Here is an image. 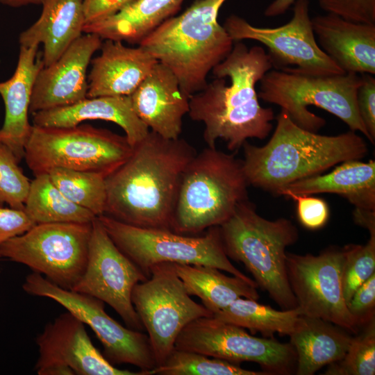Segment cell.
<instances>
[{"mask_svg":"<svg viewBox=\"0 0 375 375\" xmlns=\"http://www.w3.org/2000/svg\"><path fill=\"white\" fill-rule=\"evenodd\" d=\"M196 153L184 139L149 131L106 176L104 215L138 227L172 230L183 172Z\"/></svg>","mask_w":375,"mask_h":375,"instance_id":"cell-1","label":"cell"},{"mask_svg":"<svg viewBox=\"0 0 375 375\" xmlns=\"http://www.w3.org/2000/svg\"><path fill=\"white\" fill-rule=\"evenodd\" d=\"M272 69L262 47L249 49L235 42L230 53L212 69L216 78L190 97L188 114L204 124L208 147L215 148L222 139L236 152L249 138L264 140L269 135L274 112L260 106L256 87Z\"/></svg>","mask_w":375,"mask_h":375,"instance_id":"cell-2","label":"cell"},{"mask_svg":"<svg viewBox=\"0 0 375 375\" xmlns=\"http://www.w3.org/2000/svg\"><path fill=\"white\" fill-rule=\"evenodd\" d=\"M242 147L249 185L276 195L295 181L344 161L360 160L368 153L366 142L356 132L319 135L297 125L283 109L266 144L258 147L246 141Z\"/></svg>","mask_w":375,"mask_h":375,"instance_id":"cell-3","label":"cell"},{"mask_svg":"<svg viewBox=\"0 0 375 375\" xmlns=\"http://www.w3.org/2000/svg\"><path fill=\"white\" fill-rule=\"evenodd\" d=\"M226 1L195 0L139 43L174 73L189 98L206 87L209 72L233 49V40L217 20Z\"/></svg>","mask_w":375,"mask_h":375,"instance_id":"cell-4","label":"cell"},{"mask_svg":"<svg viewBox=\"0 0 375 375\" xmlns=\"http://www.w3.org/2000/svg\"><path fill=\"white\" fill-rule=\"evenodd\" d=\"M224 251L252 274L282 310L297 307L286 269V248L299 239L297 227L286 218L269 220L258 215L249 200L219 226Z\"/></svg>","mask_w":375,"mask_h":375,"instance_id":"cell-5","label":"cell"},{"mask_svg":"<svg viewBox=\"0 0 375 375\" xmlns=\"http://www.w3.org/2000/svg\"><path fill=\"white\" fill-rule=\"evenodd\" d=\"M242 160L215 148L196 153L182 177L172 230L195 235L219 226L249 200Z\"/></svg>","mask_w":375,"mask_h":375,"instance_id":"cell-6","label":"cell"},{"mask_svg":"<svg viewBox=\"0 0 375 375\" xmlns=\"http://www.w3.org/2000/svg\"><path fill=\"white\" fill-rule=\"evenodd\" d=\"M260 82L258 98L279 106L299 126L317 132L326 121L308 110L322 108L360 131L374 144L358 110L356 96L361 75L352 72L311 75L270 69Z\"/></svg>","mask_w":375,"mask_h":375,"instance_id":"cell-7","label":"cell"},{"mask_svg":"<svg viewBox=\"0 0 375 375\" xmlns=\"http://www.w3.org/2000/svg\"><path fill=\"white\" fill-rule=\"evenodd\" d=\"M133 150L126 136L89 124L33 125L24 158L35 176L55 168L108 176L130 157Z\"/></svg>","mask_w":375,"mask_h":375,"instance_id":"cell-8","label":"cell"},{"mask_svg":"<svg viewBox=\"0 0 375 375\" xmlns=\"http://www.w3.org/2000/svg\"><path fill=\"white\" fill-rule=\"evenodd\" d=\"M97 218L115 245L147 277L154 265L173 262L211 266L257 285L230 261L219 226L208 228L203 235L192 236L170 229L132 226L106 215Z\"/></svg>","mask_w":375,"mask_h":375,"instance_id":"cell-9","label":"cell"},{"mask_svg":"<svg viewBox=\"0 0 375 375\" xmlns=\"http://www.w3.org/2000/svg\"><path fill=\"white\" fill-rule=\"evenodd\" d=\"M92 223L35 224L0 244V256L73 290L86 268Z\"/></svg>","mask_w":375,"mask_h":375,"instance_id":"cell-10","label":"cell"},{"mask_svg":"<svg viewBox=\"0 0 375 375\" xmlns=\"http://www.w3.org/2000/svg\"><path fill=\"white\" fill-rule=\"evenodd\" d=\"M131 301L148 333L156 366L174 349L177 337L187 324L200 317L213 316L191 299L173 262L152 266L147 279L134 286Z\"/></svg>","mask_w":375,"mask_h":375,"instance_id":"cell-11","label":"cell"},{"mask_svg":"<svg viewBox=\"0 0 375 375\" xmlns=\"http://www.w3.org/2000/svg\"><path fill=\"white\" fill-rule=\"evenodd\" d=\"M292 17L276 28L257 27L236 15L228 17L224 28L233 42L253 40L267 48L272 68L311 75L345 73L319 47L309 15V0H297Z\"/></svg>","mask_w":375,"mask_h":375,"instance_id":"cell-12","label":"cell"},{"mask_svg":"<svg viewBox=\"0 0 375 375\" xmlns=\"http://www.w3.org/2000/svg\"><path fill=\"white\" fill-rule=\"evenodd\" d=\"M22 288L30 295L56 301L90 326L103 345V356L111 364H131L144 372H151L156 367L148 335L126 328L112 319L100 299L62 288L35 272L26 277Z\"/></svg>","mask_w":375,"mask_h":375,"instance_id":"cell-13","label":"cell"},{"mask_svg":"<svg viewBox=\"0 0 375 375\" xmlns=\"http://www.w3.org/2000/svg\"><path fill=\"white\" fill-rule=\"evenodd\" d=\"M174 349L238 364L256 362L268 375L290 374L297 365L290 343L251 335L240 326L213 317H200L187 324L177 337Z\"/></svg>","mask_w":375,"mask_h":375,"instance_id":"cell-14","label":"cell"},{"mask_svg":"<svg viewBox=\"0 0 375 375\" xmlns=\"http://www.w3.org/2000/svg\"><path fill=\"white\" fill-rule=\"evenodd\" d=\"M342 264V248L331 247L318 255L286 253L288 278L300 314L357 333L343 294Z\"/></svg>","mask_w":375,"mask_h":375,"instance_id":"cell-15","label":"cell"},{"mask_svg":"<svg viewBox=\"0 0 375 375\" xmlns=\"http://www.w3.org/2000/svg\"><path fill=\"white\" fill-rule=\"evenodd\" d=\"M85 270L73 288L106 303L127 327L140 331L141 320L131 301L134 286L147 276L111 240L97 217L92 222Z\"/></svg>","mask_w":375,"mask_h":375,"instance_id":"cell-16","label":"cell"},{"mask_svg":"<svg viewBox=\"0 0 375 375\" xmlns=\"http://www.w3.org/2000/svg\"><path fill=\"white\" fill-rule=\"evenodd\" d=\"M39 375H152L111 364L94 346L85 324L67 310L48 323L36 338Z\"/></svg>","mask_w":375,"mask_h":375,"instance_id":"cell-17","label":"cell"},{"mask_svg":"<svg viewBox=\"0 0 375 375\" xmlns=\"http://www.w3.org/2000/svg\"><path fill=\"white\" fill-rule=\"evenodd\" d=\"M101 40L94 33L81 35L54 62L44 66L34 83L29 112L67 106L86 98L87 69Z\"/></svg>","mask_w":375,"mask_h":375,"instance_id":"cell-18","label":"cell"},{"mask_svg":"<svg viewBox=\"0 0 375 375\" xmlns=\"http://www.w3.org/2000/svg\"><path fill=\"white\" fill-rule=\"evenodd\" d=\"M130 97L136 115L150 131L167 139L179 138L189 97L168 67L158 62Z\"/></svg>","mask_w":375,"mask_h":375,"instance_id":"cell-19","label":"cell"},{"mask_svg":"<svg viewBox=\"0 0 375 375\" xmlns=\"http://www.w3.org/2000/svg\"><path fill=\"white\" fill-rule=\"evenodd\" d=\"M91 60L87 97L130 96L158 62L140 46L105 40Z\"/></svg>","mask_w":375,"mask_h":375,"instance_id":"cell-20","label":"cell"},{"mask_svg":"<svg viewBox=\"0 0 375 375\" xmlns=\"http://www.w3.org/2000/svg\"><path fill=\"white\" fill-rule=\"evenodd\" d=\"M311 21L319 47L343 72L375 74V24L331 13Z\"/></svg>","mask_w":375,"mask_h":375,"instance_id":"cell-21","label":"cell"},{"mask_svg":"<svg viewBox=\"0 0 375 375\" xmlns=\"http://www.w3.org/2000/svg\"><path fill=\"white\" fill-rule=\"evenodd\" d=\"M39 46H20L18 61L12 76L0 82V96L5 105V118L0 128V143L8 147L20 162L31 133L28 112L36 76L44 66L38 56Z\"/></svg>","mask_w":375,"mask_h":375,"instance_id":"cell-22","label":"cell"},{"mask_svg":"<svg viewBox=\"0 0 375 375\" xmlns=\"http://www.w3.org/2000/svg\"><path fill=\"white\" fill-rule=\"evenodd\" d=\"M86 120L117 124L132 147L150 131L134 112L130 96L86 97L70 106L33 113V125L38 126L72 127Z\"/></svg>","mask_w":375,"mask_h":375,"instance_id":"cell-23","label":"cell"},{"mask_svg":"<svg viewBox=\"0 0 375 375\" xmlns=\"http://www.w3.org/2000/svg\"><path fill=\"white\" fill-rule=\"evenodd\" d=\"M38 19L19 36L20 46L43 44L44 66L54 62L83 32V0H42Z\"/></svg>","mask_w":375,"mask_h":375,"instance_id":"cell-24","label":"cell"},{"mask_svg":"<svg viewBox=\"0 0 375 375\" xmlns=\"http://www.w3.org/2000/svg\"><path fill=\"white\" fill-rule=\"evenodd\" d=\"M319 193L336 194L356 208L375 210V161H344L328 174L312 176L288 185L278 195Z\"/></svg>","mask_w":375,"mask_h":375,"instance_id":"cell-25","label":"cell"},{"mask_svg":"<svg viewBox=\"0 0 375 375\" xmlns=\"http://www.w3.org/2000/svg\"><path fill=\"white\" fill-rule=\"evenodd\" d=\"M289 336L297 355V375H312L342 359L353 338L335 324L302 315Z\"/></svg>","mask_w":375,"mask_h":375,"instance_id":"cell-26","label":"cell"},{"mask_svg":"<svg viewBox=\"0 0 375 375\" xmlns=\"http://www.w3.org/2000/svg\"><path fill=\"white\" fill-rule=\"evenodd\" d=\"M185 0H135L114 15L85 24L83 32L101 39L138 44L180 9Z\"/></svg>","mask_w":375,"mask_h":375,"instance_id":"cell-27","label":"cell"},{"mask_svg":"<svg viewBox=\"0 0 375 375\" xmlns=\"http://www.w3.org/2000/svg\"><path fill=\"white\" fill-rule=\"evenodd\" d=\"M175 272L190 296L199 297L203 306L215 314L240 297L258 300V286L238 276H228L206 265L173 263Z\"/></svg>","mask_w":375,"mask_h":375,"instance_id":"cell-28","label":"cell"},{"mask_svg":"<svg viewBox=\"0 0 375 375\" xmlns=\"http://www.w3.org/2000/svg\"><path fill=\"white\" fill-rule=\"evenodd\" d=\"M24 210L35 224L91 223L97 217L65 197L48 174L37 175L31 181Z\"/></svg>","mask_w":375,"mask_h":375,"instance_id":"cell-29","label":"cell"},{"mask_svg":"<svg viewBox=\"0 0 375 375\" xmlns=\"http://www.w3.org/2000/svg\"><path fill=\"white\" fill-rule=\"evenodd\" d=\"M300 315L297 308L278 310L256 300L240 297L212 317L247 328L253 334L260 332L265 337L272 338L275 333L289 336Z\"/></svg>","mask_w":375,"mask_h":375,"instance_id":"cell-30","label":"cell"},{"mask_svg":"<svg viewBox=\"0 0 375 375\" xmlns=\"http://www.w3.org/2000/svg\"><path fill=\"white\" fill-rule=\"evenodd\" d=\"M62 194L97 217L104 215L106 204V175L93 172L55 168L48 173Z\"/></svg>","mask_w":375,"mask_h":375,"instance_id":"cell-31","label":"cell"},{"mask_svg":"<svg viewBox=\"0 0 375 375\" xmlns=\"http://www.w3.org/2000/svg\"><path fill=\"white\" fill-rule=\"evenodd\" d=\"M174 349L165 360L152 369L158 375H268L244 369L238 363Z\"/></svg>","mask_w":375,"mask_h":375,"instance_id":"cell-32","label":"cell"},{"mask_svg":"<svg viewBox=\"0 0 375 375\" xmlns=\"http://www.w3.org/2000/svg\"><path fill=\"white\" fill-rule=\"evenodd\" d=\"M352 338L340 360L328 365L326 375H374L375 374V321Z\"/></svg>","mask_w":375,"mask_h":375,"instance_id":"cell-33","label":"cell"},{"mask_svg":"<svg viewBox=\"0 0 375 375\" xmlns=\"http://www.w3.org/2000/svg\"><path fill=\"white\" fill-rule=\"evenodd\" d=\"M364 244H349L342 248V285L347 303L355 291L375 274V233Z\"/></svg>","mask_w":375,"mask_h":375,"instance_id":"cell-34","label":"cell"},{"mask_svg":"<svg viewBox=\"0 0 375 375\" xmlns=\"http://www.w3.org/2000/svg\"><path fill=\"white\" fill-rule=\"evenodd\" d=\"M13 152L0 143V206L24 210L31 181L19 166Z\"/></svg>","mask_w":375,"mask_h":375,"instance_id":"cell-35","label":"cell"},{"mask_svg":"<svg viewBox=\"0 0 375 375\" xmlns=\"http://www.w3.org/2000/svg\"><path fill=\"white\" fill-rule=\"evenodd\" d=\"M320 8L354 22L375 24V0H318Z\"/></svg>","mask_w":375,"mask_h":375,"instance_id":"cell-36","label":"cell"},{"mask_svg":"<svg viewBox=\"0 0 375 375\" xmlns=\"http://www.w3.org/2000/svg\"><path fill=\"white\" fill-rule=\"evenodd\" d=\"M297 201V217L301 224L310 230L324 227L329 218V208L322 199L308 194H289Z\"/></svg>","mask_w":375,"mask_h":375,"instance_id":"cell-37","label":"cell"},{"mask_svg":"<svg viewBox=\"0 0 375 375\" xmlns=\"http://www.w3.org/2000/svg\"><path fill=\"white\" fill-rule=\"evenodd\" d=\"M347 306L358 327L374 319L375 274L355 291Z\"/></svg>","mask_w":375,"mask_h":375,"instance_id":"cell-38","label":"cell"},{"mask_svg":"<svg viewBox=\"0 0 375 375\" xmlns=\"http://www.w3.org/2000/svg\"><path fill=\"white\" fill-rule=\"evenodd\" d=\"M362 82L356 96L360 117L374 143L375 142V78L372 74H360Z\"/></svg>","mask_w":375,"mask_h":375,"instance_id":"cell-39","label":"cell"},{"mask_svg":"<svg viewBox=\"0 0 375 375\" xmlns=\"http://www.w3.org/2000/svg\"><path fill=\"white\" fill-rule=\"evenodd\" d=\"M34 225L24 210L0 206V244L23 234Z\"/></svg>","mask_w":375,"mask_h":375,"instance_id":"cell-40","label":"cell"},{"mask_svg":"<svg viewBox=\"0 0 375 375\" xmlns=\"http://www.w3.org/2000/svg\"><path fill=\"white\" fill-rule=\"evenodd\" d=\"M135 1L83 0L85 24L97 22L110 17Z\"/></svg>","mask_w":375,"mask_h":375,"instance_id":"cell-41","label":"cell"},{"mask_svg":"<svg viewBox=\"0 0 375 375\" xmlns=\"http://www.w3.org/2000/svg\"><path fill=\"white\" fill-rule=\"evenodd\" d=\"M353 217L356 224L367 228L369 233H375V210L355 208Z\"/></svg>","mask_w":375,"mask_h":375,"instance_id":"cell-42","label":"cell"},{"mask_svg":"<svg viewBox=\"0 0 375 375\" xmlns=\"http://www.w3.org/2000/svg\"><path fill=\"white\" fill-rule=\"evenodd\" d=\"M297 0H274L265 10L264 15L272 17L281 15L294 4Z\"/></svg>","mask_w":375,"mask_h":375,"instance_id":"cell-43","label":"cell"},{"mask_svg":"<svg viewBox=\"0 0 375 375\" xmlns=\"http://www.w3.org/2000/svg\"><path fill=\"white\" fill-rule=\"evenodd\" d=\"M42 0H0V3L12 8H19L28 5H40Z\"/></svg>","mask_w":375,"mask_h":375,"instance_id":"cell-44","label":"cell"},{"mask_svg":"<svg viewBox=\"0 0 375 375\" xmlns=\"http://www.w3.org/2000/svg\"><path fill=\"white\" fill-rule=\"evenodd\" d=\"M0 258H1V256H0Z\"/></svg>","mask_w":375,"mask_h":375,"instance_id":"cell-45","label":"cell"}]
</instances>
